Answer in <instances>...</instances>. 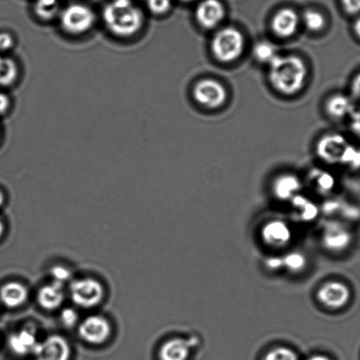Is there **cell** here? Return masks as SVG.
I'll return each instance as SVG.
<instances>
[{
    "label": "cell",
    "mask_w": 360,
    "mask_h": 360,
    "mask_svg": "<svg viewBox=\"0 0 360 360\" xmlns=\"http://www.w3.org/2000/svg\"><path fill=\"white\" fill-rule=\"evenodd\" d=\"M102 19L106 28L116 37H135L144 27V15L132 0H112L105 6Z\"/></svg>",
    "instance_id": "6da1fadb"
},
{
    "label": "cell",
    "mask_w": 360,
    "mask_h": 360,
    "mask_svg": "<svg viewBox=\"0 0 360 360\" xmlns=\"http://www.w3.org/2000/svg\"><path fill=\"white\" fill-rule=\"evenodd\" d=\"M306 75L305 63L295 56H278L270 63V79L280 93L294 94L302 89Z\"/></svg>",
    "instance_id": "7a4b0ae2"
},
{
    "label": "cell",
    "mask_w": 360,
    "mask_h": 360,
    "mask_svg": "<svg viewBox=\"0 0 360 360\" xmlns=\"http://www.w3.org/2000/svg\"><path fill=\"white\" fill-rule=\"evenodd\" d=\"M97 15L89 6L72 4L59 13V24L63 32L70 37H82L93 30Z\"/></svg>",
    "instance_id": "3957f363"
},
{
    "label": "cell",
    "mask_w": 360,
    "mask_h": 360,
    "mask_svg": "<svg viewBox=\"0 0 360 360\" xmlns=\"http://www.w3.org/2000/svg\"><path fill=\"white\" fill-rule=\"evenodd\" d=\"M244 39L241 32L234 27L224 28L215 35L211 44L215 56L221 62L235 61L242 55Z\"/></svg>",
    "instance_id": "277c9868"
},
{
    "label": "cell",
    "mask_w": 360,
    "mask_h": 360,
    "mask_svg": "<svg viewBox=\"0 0 360 360\" xmlns=\"http://www.w3.org/2000/svg\"><path fill=\"white\" fill-rule=\"evenodd\" d=\"M70 296L75 304L81 308H93L100 304L104 297V288L94 278H80L70 285Z\"/></svg>",
    "instance_id": "5b68a950"
},
{
    "label": "cell",
    "mask_w": 360,
    "mask_h": 360,
    "mask_svg": "<svg viewBox=\"0 0 360 360\" xmlns=\"http://www.w3.org/2000/svg\"><path fill=\"white\" fill-rule=\"evenodd\" d=\"M352 146L344 136L331 134L323 136L319 141L317 144V153L327 163L343 165Z\"/></svg>",
    "instance_id": "8992f818"
},
{
    "label": "cell",
    "mask_w": 360,
    "mask_h": 360,
    "mask_svg": "<svg viewBox=\"0 0 360 360\" xmlns=\"http://www.w3.org/2000/svg\"><path fill=\"white\" fill-rule=\"evenodd\" d=\"M33 355L35 360H69L70 348L65 338L53 335L38 342Z\"/></svg>",
    "instance_id": "52a82bcc"
},
{
    "label": "cell",
    "mask_w": 360,
    "mask_h": 360,
    "mask_svg": "<svg viewBox=\"0 0 360 360\" xmlns=\"http://www.w3.org/2000/svg\"><path fill=\"white\" fill-rule=\"evenodd\" d=\"M194 97L199 104L207 108H218L227 100V91L221 83L213 79H204L196 84Z\"/></svg>",
    "instance_id": "ba28073f"
},
{
    "label": "cell",
    "mask_w": 360,
    "mask_h": 360,
    "mask_svg": "<svg viewBox=\"0 0 360 360\" xmlns=\"http://www.w3.org/2000/svg\"><path fill=\"white\" fill-rule=\"evenodd\" d=\"M79 334L80 338L87 343L92 345L104 344L111 336V323L104 316H88L80 324Z\"/></svg>",
    "instance_id": "9c48e42d"
},
{
    "label": "cell",
    "mask_w": 360,
    "mask_h": 360,
    "mask_svg": "<svg viewBox=\"0 0 360 360\" xmlns=\"http://www.w3.org/2000/svg\"><path fill=\"white\" fill-rule=\"evenodd\" d=\"M351 298V291L347 285L340 281H330L321 288L318 299L327 308H344Z\"/></svg>",
    "instance_id": "30bf717a"
},
{
    "label": "cell",
    "mask_w": 360,
    "mask_h": 360,
    "mask_svg": "<svg viewBox=\"0 0 360 360\" xmlns=\"http://www.w3.org/2000/svg\"><path fill=\"white\" fill-rule=\"evenodd\" d=\"M352 241L350 229L342 222L330 221L324 227L323 243L328 250L342 252L348 248Z\"/></svg>",
    "instance_id": "8fae6325"
},
{
    "label": "cell",
    "mask_w": 360,
    "mask_h": 360,
    "mask_svg": "<svg viewBox=\"0 0 360 360\" xmlns=\"http://www.w3.org/2000/svg\"><path fill=\"white\" fill-rule=\"evenodd\" d=\"M224 16V6L218 0H204L196 11L197 21L201 26L206 28L216 27Z\"/></svg>",
    "instance_id": "7c38bea8"
},
{
    "label": "cell",
    "mask_w": 360,
    "mask_h": 360,
    "mask_svg": "<svg viewBox=\"0 0 360 360\" xmlns=\"http://www.w3.org/2000/svg\"><path fill=\"white\" fill-rule=\"evenodd\" d=\"M38 342L37 334L33 327L27 326L23 330L13 333L9 338V347L14 354L25 356L33 354Z\"/></svg>",
    "instance_id": "4fadbf2b"
},
{
    "label": "cell",
    "mask_w": 360,
    "mask_h": 360,
    "mask_svg": "<svg viewBox=\"0 0 360 360\" xmlns=\"http://www.w3.org/2000/svg\"><path fill=\"white\" fill-rule=\"evenodd\" d=\"M197 345L196 338L190 340L181 338H173L162 345L160 351L161 360H187L190 350Z\"/></svg>",
    "instance_id": "5bb4252c"
},
{
    "label": "cell",
    "mask_w": 360,
    "mask_h": 360,
    "mask_svg": "<svg viewBox=\"0 0 360 360\" xmlns=\"http://www.w3.org/2000/svg\"><path fill=\"white\" fill-rule=\"evenodd\" d=\"M263 241L271 246L287 245L292 238L291 229L285 222L271 221L264 226L262 231Z\"/></svg>",
    "instance_id": "9a60e30c"
},
{
    "label": "cell",
    "mask_w": 360,
    "mask_h": 360,
    "mask_svg": "<svg viewBox=\"0 0 360 360\" xmlns=\"http://www.w3.org/2000/svg\"><path fill=\"white\" fill-rule=\"evenodd\" d=\"M65 299L63 284L53 281V283L46 285L38 292L37 300L39 304L46 310H54L62 305Z\"/></svg>",
    "instance_id": "2e32d148"
},
{
    "label": "cell",
    "mask_w": 360,
    "mask_h": 360,
    "mask_svg": "<svg viewBox=\"0 0 360 360\" xmlns=\"http://www.w3.org/2000/svg\"><path fill=\"white\" fill-rule=\"evenodd\" d=\"M298 23V15L294 10L282 9L273 18V31L280 37H291L297 30Z\"/></svg>",
    "instance_id": "e0dca14e"
},
{
    "label": "cell",
    "mask_w": 360,
    "mask_h": 360,
    "mask_svg": "<svg viewBox=\"0 0 360 360\" xmlns=\"http://www.w3.org/2000/svg\"><path fill=\"white\" fill-rule=\"evenodd\" d=\"M28 292L26 287L19 282H9L0 289V300L8 308H18L27 301Z\"/></svg>",
    "instance_id": "ac0fdd59"
},
{
    "label": "cell",
    "mask_w": 360,
    "mask_h": 360,
    "mask_svg": "<svg viewBox=\"0 0 360 360\" xmlns=\"http://www.w3.org/2000/svg\"><path fill=\"white\" fill-rule=\"evenodd\" d=\"M302 188V182L296 176L285 174L275 180L273 191L278 199L291 200Z\"/></svg>",
    "instance_id": "d6986e66"
},
{
    "label": "cell",
    "mask_w": 360,
    "mask_h": 360,
    "mask_svg": "<svg viewBox=\"0 0 360 360\" xmlns=\"http://www.w3.org/2000/svg\"><path fill=\"white\" fill-rule=\"evenodd\" d=\"M356 110L354 101L345 95L337 94L327 102V111L334 118L342 119L352 115Z\"/></svg>",
    "instance_id": "ffe728a7"
},
{
    "label": "cell",
    "mask_w": 360,
    "mask_h": 360,
    "mask_svg": "<svg viewBox=\"0 0 360 360\" xmlns=\"http://www.w3.org/2000/svg\"><path fill=\"white\" fill-rule=\"evenodd\" d=\"M19 76L20 70L17 63L12 58L0 56V86H13Z\"/></svg>",
    "instance_id": "44dd1931"
},
{
    "label": "cell",
    "mask_w": 360,
    "mask_h": 360,
    "mask_svg": "<svg viewBox=\"0 0 360 360\" xmlns=\"http://www.w3.org/2000/svg\"><path fill=\"white\" fill-rule=\"evenodd\" d=\"M58 0H35L34 11L38 19L42 21H51L59 15Z\"/></svg>",
    "instance_id": "7402d4cb"
},
{
    "label": "cell",
    "mask_w": 360,
    "mask_h": 360,
    "mask_svg": "<svg viewBox=\"0 0 360 360\" xmlns=\"http://www.w3.org/2000/svg\"><path fill=\"white\" fill-rule=\"evenodd\" d=\"M292 200L294 206L301 212L303 220H313L318 214V208L306 197L295 195Z\"/></svg>",
    "instance_id": "603a6c76"
},
{
    "label": "cell",
    "mask_w": 360,
    "mask_h": 360,
    "mask_svg": "<svg viewBox=\"0 0 360 360\" xmlns=\"http://www.w3.org/2000/svg\"><path fill=\"white\" fill-rule=\"evenodd\" d=\"M256 58L259 60L260 62L270 63L273 61L275 58L278 56L277 54L276 48L270 42L262 41L259 42L254 49Z\"/></svg>",
    "instance_id": "cb8c5ba5"
},
{
    "label": "cell",
    "mask_w": 360,
    "mask_h": 360,
    "mask_svg": "<svg viewBox=\"0 0 360 360\" xmlns=\"http://www.w3.org/2000/svg\"><path fill=\"white\" fill-rule=\"evenodd\" d=\"M283 259V266L292 273H298V271L304 269L306 261V257L299 252H291L287 256L282 257Z\"/></svg>",
    "instance_id": "d4e9b609"
},
{
    "label": "cell",
    "mask_w": 360,
    "mask_h": 360,
    "mask_svg": "<svg viewBox=\"0 0 360 360\" xmlns=\"http://www.w3.org/2000/svg\"><path fill=\"white\" fill-rule=\"evenodd\" d=\"M304 22L309 30L318 31L322 30L325 24L324 17L316 11L309 10L304 14Z\"/></svg>",
    "instance_id": "484cf974"
},
{
    "label": "cell",
    "mask_w": 360,
    "mask_h": 360,
    "mask_svg": "<svg viewBox=\"0 0 360 360\" xmlns=\"http://www.w3.org/2000/svg\"><path fill=\"white\" fill-rule=\"evenodd\" d=\"M313 179H315L318 188L323 191V192L330 191L335 186L333 175L327 172L315 171L313 172Z\"/></svg>",
    "instance_id": "4316f807"
},
{
    "label": "cell",
    "mask_w": 360,
    "mask_h": 360,
    "mask_svg": "<svg viewBox=\"0 0 360 360\" xmlns=\"http://www.w3.org/2000/svg\"><path fill=\"white\" fill-rule=\"evenodd\" d=\"M263 360H299V358L291 349L278 347L268 352Z\"/></svg>",
    "instance_id": "83f0119b"
},
{
    "label": "cell",
    "mask_w": 360,
    "mask_h": 360,
    "mask_svg": "<svg viewBox=\"0 0 360 360\" xmlns=\"http://www.w3.org/2000/svg\"><path fill=\"white\" fill-rule=\"evenodd\" d=\"M172 0H147V7L154 15H164L171 8Z\"/></svg>",
    "instance_id": "f1b7e54d"
},
{
    "label": "cell",
    "mask_w": 360,
    "mask_h": 360,
    "mask_svg": "<svg viewBox=\"0 0 360 360\" xmlns=\"http://www.w3.org/2000/svg\"><path fill=\"white\" fill-rule=\"evenodd\" d=\"M77 319H79V315L73 309H65L61 313L62 323L66 327L72 328L75 326Z\"/></svg>",
    "instance_id": "f546056e"
},
{
    "label": "cell",
    "mask_w": 360,
    "mask_h": 360,
    "mask_svg": "<svg viewBox=\"0 0 360 360\" xmlns=\"http://www.w3.org/2000/svg\"><path fill=\"white\" fill-rule=\"evenodd\" d=\"M51 275L54 281L61 284L70 280V271L67 268L60 266L52 268Z\"/></svg>",
    "instance_id": "4dcf8cb0"
},
{
    "label": "cell",
    "mask_w": 360,
    "mask_h": 360,
    "mask_svg": "<svg viewBox=\"0 0 360 360\" xmlns=\"http://www.w3.org/2000/svg\"><path fill=\"white\" fill-rule=\"evenodd\" d=\"M15 41L12 34L7 32L0 33V53H5L13 48Z\"/></svg>",
    "instance_id": "1f68e13d"
},
{
    "label": "cell",
    "mask_w": 360,
    "mask_h": 360,
    "mask_svg": "<svg viewBox=\"0 0 360 360\" xmlns=\"http://www.w3.org/2000/svg\"><path fill=\"white\" fill-rule=\"evenodd\" d=\"M345 12L350 14L360 13V0H342Z\"/></svg>",
    "instance_id": "d6a6232c"
},
{
    "label": "cell",
    "mask_w": 360,
    "mask_h": 360,
    "mask_svg": "<svg viewBox=\"0 0 360 360\" xmlns=\"http://www.w3.org/2000/svg\"><path fill=\"white\" fill-rule=\"evenodd\" d=\"M11 105H12V101H11L9 95L0 91V116L5 115L9 112Z\"/></svg>",
    "instance_id": "836d02e7"
},
{
    "label": "cell",
    "mask_w": 360,
    "mask_h": 360,
    "mask_svg": "<svg viewBox=\"0 0 360 360\" xmlns=\"http://www.w3.org/2000/svg\"><path fill=\"white\" fill-rule=\"evenodd\" d=\"M350 118L352 131L360 139V110L356 109V110L352 112Z\"/></svg>",
    "instance_id": "e575fe53"
},
{
    "label": "cell",
    "mask_w": 360,
    "mask_h": 360,
    "mask_svg": "<svg viewBox=\"0 0 360 360\" xmlns=\"http://www.w3.org/2000/svg\"><path fill=\"white\" fill-rule=\"evenodd\" d=\"M266 266L270 270H280L283 266V259L282 257H273L266 261Z\"/></svg>",
    "instance_id": "d590c367"
},
{
    "label": "cell",
    "mask_w": 360,
    "mask_h": 360,
    "mask_svg": "<svg viewBox=\"0 0 360 360\" xmlns=\"http://www.w3.org/2000/svg\"><path fill=\"white\" fill-rule=\"evenodd\" d=\"M352 94L355 100L360 101V72L352 80Z\"/></svg>",
    "instance_id": "8d00e7d4"
},
{
    "label": "cell",
    "mask_w": 360,
    "mask_h": 360,
    "mask_svg": "<svg viewBox=\"0 0 360 360\" xmlns=\"http://www.w3.org/2000/svg\"><path fill=\"white\" fill-rule=\"evenodd\" d=\"M354 30L355 32V34H357V37L360 38V17L357 20H356V22L354 24Z\"/></svg>",
    "instance_id": "74e56055"
},
{
    "label": "cell",
    "mask_w": 360,
    "mask_h": 360,
    "mask_svg": "<svg viewBox=\"0 0 360 360\" xmlns=\"http://www.w3.org/2000/svg\"><path fill=\"white\" fill-rule=\"evenodd\" d=\"M308 360H330V359L323 355H315L313 357L309 358Z\"/></svg>",
    "instance_id": "f35d334b"
},
{
    "label": "cell",
    "mask_w": 360,
    "mask_h": 360,
    "mask_svg": "<svg viewBox=\"0 0 360 360\" xmlns=\"http://www.w3.org/2000/svg\"><path fill=\"white\" fill-rule=\"evenodd\" d=\"M5 202V196H4V193L0 191V207Z\"/></svg>",
    "instance_id": "ab89813d"
},
{
    "label": "cell",
    "mask_w": 360,
    "mask_h": 360,
    "mask_svg": "<svg viewBox=\"0 0 360 360\" xmlns=\"http://www.w3.org/2000/svg\"><path fill=\"white\" fill-rule=\"evenodd\" d=\"M4 229H5V227H4V224L1 221V219H0V238H1V236L3 235Z\"/></svg>",
    "instance_id": "60d3db41"
},
{
    "label": "cell",
    "mask_w": 360,
    "mask_h": 360,
    "mask_svg": "<svg viewBox=\"0 0 360 360\" xmlns=\"http://www.w3.org/2000/svg\"><path fill=\"white\" fill-rule=\"evenodd\" d=\"M181 1H183V2H190V1H193V0H181Z\"/></svg>",
    "instance_id": "b9f144b4"
},
{
    "label": "cell",
    "mask_w": 360,
    "mask_h": 360,
    "mask_svg": "<svg viewBox=\"0 0 360 360\" xmlns=\"http://www.w3.org/2000/svg\"><path fill=\"white\" fill-rule=\"evenodd\" d=\"M0 135H1V131H0Z\"/></svg>",
    "instance_id": "7bdbcfd3"
}]
</instances>
